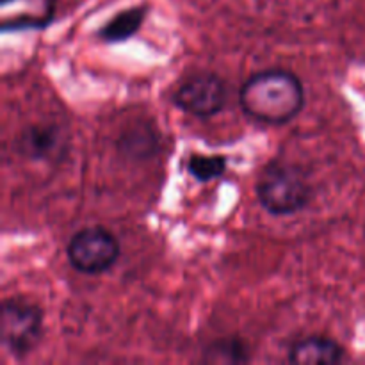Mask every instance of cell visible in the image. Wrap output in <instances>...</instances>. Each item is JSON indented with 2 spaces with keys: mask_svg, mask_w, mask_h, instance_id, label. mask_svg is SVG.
Segmentation results:
<instances>
[{
  "mask_svg": "<svg viewBox=\"0 0 365 365\" xmlns=\"http://www.w3.org/2000/svg\"><path fill=\"white\" fill-rule=\"evenodd\" d=\"M239 103L252 121L287 125L305 107V86L289 70H264L250 75L239 89Z\"/></svg>",
  "mask_w": 365,
  "mask_h": 365,
  "instance_id": "cell-1",
  "label": "cell"
},
{
  "mask_svg": "<svg viewBox=\"0 0 365 365\" xmlns=\"http://www.w3.org/2000/svg\"><path fill=\"white\" fill-rule=\"evenodd\" d=\"M255 195L260 207L271 216H294L310 205L314 189L302 168L273 160L260 171Z\"/></svg>",
  "mask_w": 365,
  "mask_h": 365,
  "instance_id": "cell-2",
  "label": "cell"
},
{
  "mask_svg": "<svg viewBox=\"0 0 365 365\" xmlns=\"http://www.w3.org/2000/svg\"><path fill=\"white\" fill-rule=\"evenodd\" d=\"M45 312L25 298H7L0 307V342L14 360H24L38 349L45 334Z\"/></svg>",
  "mask_w": 365,
  "mask_h": 365,
  "instance_id": "cell-3",
  "label": "cell"
},
{
  "mask_svg": "<svg viewBox=\"0 0 365 365\" xmlns=\"http://www.w3.org/2000/svg\"><path fill=\"white\" fill-rule=\"evenodd\" d=\"M121 255L120 239L102 225H91L75 232L66 245L68 264L89 277L113 269Z\"/></svg>",
  "mask_w": 365,
  "mask_h": 365,
  "instance_id": "cell-4",
  "label": "cell"
},
{
  "mask_svg": "<svg viewBox=\"0 0 365 365\" xmlns=\"http://www.w3.org/2000/svg\"><path fill=\"white\" fill-rule=\"evenodd\" d=\"M227 82L212 71L191 75L171 95L175 107L200 120L217 116L227 106Z\"/></svg>",
  "mask_w": 365,
  "mask_h": 365,
  "instance_id": "cell-5",
  "label": "cell"
},
{
  "mask_svg": "<svg viewBox=\"0 0 365 365\" xmlns=\"http://www.w3.org/2000/svg\"><path fill=\"white\" fill-rule=\"evenodd\" d=\"M14 150L32 163H61L70 150V132L57 121H39L21 128Z\"/></svg>",
  "mask_w": 365,
  "mask_h": 365,
  "instance_id": "cell-6",
  "label": "cell"
},
{
  "mask_svg": "<svg viewBox=\"0 0 365 365\" xmlns=\"http://www.w3.org/2000/svg\"><path fill=\"white\" fill-rule=\"evenodd\" d=\"M56 16V0H2L0 24L4 32L41 31Z\"/></svg>",
  "mask_w": 365,
  "mask_h": 365,
  "instance_id": "cell-7",
  "label": "cell"
},
{
  "mask_svg": "<svg viewBox=\"0 0 365 365\" xmlns=\"http://www.w3.org/2000/svg\"><path fill=\"white\" fill-rule=\"evenodd\" d=\"M118 150L128 160H148L155 157L160 150L159 128L152 121H132L123 128L116 143Z\"/></svg>",
  "mask_w": 365,
  "mask_h": 365,
  "instance_id": "cell-8",
  "label": "cell"
},
{
  "mask_svg": "<svg viewBox=\"0 0 365 365\" xmlns=\"http://www.w3.org/2000/svg\"><path fill=\"white\" fill-rule=\"evenodd\" d=\"M346 356L344 348L335 339L324 335H309L298 339L289 348L291 364H339Z\"/></svg>",
  "mask_w": 365,
  "mask_h": 365,
  "instance_id": "cell-9",
  "label": "cell"
},
{
  "mask_svg": "<svg viewBox=\"0 0 365 365\" xmlns=\"http://www.w3.org/2000/svg\"><path fill=\"white\" fill-rule=\"evenodd\" d=\"M150 13L148 4H135V6L125 7L110 16L102 27L96 31V38L103 43H123L134 38L141 31L146 16Z\"/></svg>",
  "mask_w": 365,
  "mask_h": 365,
  "instance_id": "cell-10",
  "label": "cell"
},
{
  "mask_svg": "<svg viewBox=\"0 0 365 365\" xmlns=\"http://www.w3.org/2000/svg\"><path fill=\"white\" fill-rule=\"evenodd\" d=\"M252 349L241 337H223L212 341L202 351L203 364H248Z\"/></svg>",
  "mask_w": 365,
  "mask_h": 365,
  "instance_id": "cell-11",
  "label": "cell"
},
{
  "mask_svg": "<svg viewBox=\"0 0 365 365\" xmlns=\"http://www.w3.org/2000/svg\"><path fill=\"white\" fill-rule=\"evenodd\" d=\"M227 157L225 155H202V153H191L185 160V170L195 180L202 184L217 180L227 173Z\"/></svg>",
  "mask_w": 365,
  "mask_h": 365,
  "instance_id": "cell-12",
  "label": "cell"
}]
</instances>
